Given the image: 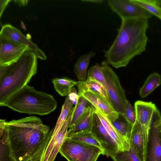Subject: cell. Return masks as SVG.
<instances>
[{
	"label": "cell",
	"instance_id": "cb8c5ba5",
	"mask_svg": "<svg viewBox=\"0 0 161 161\" xmlns=\"http://www.w3.org/2000/svg\"><path fill=\"white\" fill-rule=\"evenodd\" d=\"M52 82L55 91L62 96L68 95L77 83V81L66 78H55Z\"/></svg>",
	"mask_w": 161,
	"mask_h": 161
},
{
	"label": "cell",
	"instance_id": "7a4b0ae2",
	"mask_svg": "<svg viewBox=\"0 0 161 161\" xmlns=\"http://www.w3.org/2000/svg\"><path fill=\"white\" fill-rule=\"evenodd\" d=\"M149 19L136 17L121 19L118 34L104 56L108 64L115 68L126 66L136 56L144 52L148 40Z\"/></svg>",
	"mask_w": 161,
	"mask_h": 161
},
{
	"label": "cell",
	"instance_id": "6da1fadb",
	"mask_svg": "<svg viewBox=\"0 0 161 161\" xmlns=\"http://www.w3.org/2000/svg\"><path fill=\"white\" fill-rule=\"evenodd\" d=\"M4 127L13 156L16 161L40 160L50 136L49 126L34 116L7 122Z\"/></svg>",
	"mask_w": 161,
	"mask_h": 161
},
{
	"label": "cell",
	"instance_id": "277c9868",
	"mask_svg": "<svg viewBox=\"0 0 161 161\" xmlns=\"http://www.w3.org/2000/svg\"><path fill=\"white\" fill-rule=\"evenodd\" d=\"M57 106L52 95L27 85L11 96L3 106L20 113L44 115L53 111Z\"/></svg>",
	"mask_w": 161,
	"mask_h": 161
},
{
	"label": "cell",
	"instance_id": "8fae6325",
	"mask_svg": "<svg viewBox=\"0 0 161 161\" xmlns=\"http://www.w3.org/2000/svg\"><path fill=\"white\" fill-rule=\"evenodd\" d=\"M29 48L0 34V65L6 66L17 61Z\"/></svg>",
	"mask_w": 161,
	"mask_h": 161
},
{
	"label": "cell",
	"instance_id": "5b68a950",
	"mask_svg": "<svg viewBox=\"0 0 161 161\" xmlns=\"http://www.w3.org/2000/svg\"><path fill=\"white\" fill-rule=\"evenodd\" d=\"M59 153L68 161H96L103 151L97 146L67 137Z\"/></svg>",
	"mask_w": 161,
	"mask_h": 161
},
{
	"label": "cell",
	"instance_id": "30bf717a",
	"mask_svg": "<svg viewBox=\"0 0 161 161\" xmlns=\"http://www.w3.org/2000/svg\"><path fill=\"white\" fill-rule=\"evenodd\" d=\"M108 6L121 19L136 17L150 19L152 15L131 0H108Z\"/></svg>",
	"mask_w": 161,
	"mask_h": 161
},
{
	"label": "cell",
	"instance_id": "7402d4cb",
	"mask_svg": "<svg viewBox=\"0 0 161 161\" xmlns=\"http://www.w3.org/2000/svg\"><path fill=\"white\" fill-rule=\"evenodd\" d=\"M161 84V75L156 72L151 73L147 77L139 90L140 97L142 98L146 97Z\"/></svg>",
	"mask_w": 161,
	"mask_h": 161
},
{
	"label": "cell",
	"instance_id": "d4e9b609",
	"mask_svg": "<svg viewBox=\"0 0 161 161\" xmlns=\"http://www.w3.org/2000/svg\"><path fill=\"white\" fill-rule=\"evenodd\" d=\"M135 3L161 20V6L156 0H131Z\"/></svg>",
	"mask_w": 161,
	"mask_h": 161
},
{
	"label": "cell",
	"instance_id": "8992f818",
	"mask_svg": "<svg viewBox=\"0 0 161 161\" xmlns=\"http://www.w3.org/2000/svg\"><path fill=\"white\" fill-rule=\"evenodd\" d=\"M108 65L104 60L101 62L100 66L105 79L110 104L117 112L125 115V106L127 100L125 91L118 76Z\"/></svg>",
	"mask_w": 161,
	"mask_h": 161
},
{
	"label": "cell",
	"instance_id": "9a60e30c",
	"mask_svg": "<svg viewBox=\"0 0 161 161\" xmlns=\"http://www.w3.org/2000/svg\"><path fill=\"white\" fill-rule=\"evenodd\" d=\"M95 112L108 134L117 144L120 150H129L130 143L119 133L107 117L96 108Z\"/></svg>",
	"mask_w": 161,
	"mask_h": 161
},
{
	"label": "cell",
	"instance_id": "f1b7e54d",
	"mask_svg": "<svg viewBox=\"0 0 161 161\" xmlns=\"http://www.w3.org/2000/svg\"><path fill=\"white\" fill-rule=\"evenodd\" d=\"M90 78L94 80L102 85L107 90L105 79L103 74L100 65L97 63L89 69L87 78Z\"/></svg>",
	"mask_w": 161,
	"mask_h": 161
},
{
	"label": "cell",
	"instance_id": "484cf974",
	"mask_svg": "<svg viewBox=\"0 0 161 161\" xmlns=\"http://www.w3.org/2000/svg\"><path fill=\"white\" fill-rule=\"evenodd\" d=\"M67 137L74 140L97 146L103 150L100 144L91 131L69 134Z\"/></svg>",
	"mask_w": 161,
	"mask_h": 161
},
{
	"label": "cell",
	"instance_id": "ba28073f",
	"mask_svg": "<svg viewBox=\"0 0 161 161\" xmlns=\"http://www.w3.org/2000/svg\"><path fill=\"white\" fill-rule=\"evenodd\" d=\"M72 112L67 119L57 130H51L49 138L39 161H54L61 147L68 135V128L71 119Z\"/></svg>",
	"mask_w": 161,
	"mask_h": 161
},
{
	"label": "cell",
	"instance_id": "ffe728a7",
	"mask_svg": "<svg viewBox=\"0 0 161 161\" xmlns=\"http://www.w3.org/2000/svg\"><path fill=\"white\" fill-rule=\"evenodd\" d=\"M95 55V53L91 51L87 54L80 56L75 64L74 72L79 81L86 80L87 70L90 59Z\"/></svg>",
	"mask_w": 161,
	"mask_h": 161
},
{
	"label": "cell",
	"instance_id": "1f68e13d",
	"mask_svg": "<svg viewBox=\"0 0 161 161\" xmlns=\"http://www.w3.org/2000/svg\"><path fill=\"white\" fill-rule=\"evenodd\" d=\"M104 1L103 0H82L81 2H87L88 3H101Z\"/></svg>",
	"mask_w": 161,
	"mask_h": 161
},
{
	"label": "cell",
	"instance_id": "f546056e",
	"mask_svg": "<svg viewBox=\"0 0 161 161\" xmlns=\"http://www.w3.org/2000/svg\"><path fill=\"white\" fill-rule=\"evenodd\" d=\"M125 116L126 120L132 125L136 121V114L134 107L127 100L125 104Z\"/></svg>",
	"mask_w": 161,
	"mask_h": 161
},
{
	"label": "cell",
	"instance_id": "7c38bea8",
	"mask_svg": "<svg viewBox=\"0 0 161 161\" xmlns=\"http://www.w3.org/2000/svg\"><path fill=\"white\" fill-rule=\"evenodd\" d=\"M136 120L141 126L143 135L145 151L148 142V134L154 113L157 108L151 102H136L134 104Z\"/></svg>",
	"mask_w": 161,
	"mask_h": 161
},
{
	"label": "cell",
	"instance_id": "d6a6232c",
	"mask_svg": "<svg viewBox=\"0 0 161 161\" xmlns=\"http://www.w3.org/2000/svg\"><path fill=\"white\" fill-rule=\"evenodd\" d=\"M16 3L20 6H25L28 4V1L27 0H16L14 1Z\"/></svg>",
	"mask_w": 161,
	"mask_h": 161
},
{
	"label": "cell",
	"instance_id": "83f0119b",
	"mask_svg": "<svg viewBox=\"0 0 161 161\" xmlns=\"http://www.w3.org/2000/svg\"><path fill=\"white\" fill-rule=\"evenodd\" d=\"M111 157L114 161H141L130 145L129 150H119Z\"/></svg>",
	"mask_w": 161,
	"mask_h": 161
},
{
	"label": "cell",
	"instance_id": "ac0fdd59",
	"mask_svg": "<svg viewBox=\"0 0 161 161\" xmlns=\"http://www.w3.org/2000/svg\"><path fill=\"white\" fill-rule=\"evenodd\" d=\"M96 108L92 106L79 119L73 126L69 128L68 134L84 131H91L92 125L93 114Z\"/></svg>",
	"mask_w": 161,
	"mask_h": 161
},
{
	"label": "cell",
	"instance_id": "4316f807",
	"mask_svg": "<svg viewBox=\"0 0 161 161\" xmlns=\"http://www.w3.org/2000/svg\"><path fill=\"white\" fill-rule=\"evenodd\" d=\"M73 101L68 95L63 105L60 115L58 119L54 129L58 130L71 113L73 107Z\"/></svg>",
	"mask_w": 161,
	"mask_h": 161
},
{
	"label": "cell",
	"instance_id": "3957f363",
	"mask_svg": "<svg viewBox=\"0 0 161 161\" xmlns=\"http://www.w3.org/2000/svg\"><path fill=\"white\" fill-rule=\"evenodd\" d=\"M37 58L27 49L16 62L7 66L6 71L0 78V106H3L12 95L27 85L36 74Z\"/></svg>",
	"mask_w": 161,
	"mask_h": 161
},
{
	"label": "cell",
	"instance_id": "52a82bcc",
	"mask_svg": "<svg viewBox=\"0 0 161 161\" xmlns=\"http://www.w3.org/2000/svg\"><path fill=\"white\" fill-rule=\"evenodd\" d=\"M144 161H161V115L157 108L151 121Z\"/></svg>",
	"mask_w": 161,
	"mask_h": 161
},
{
	"label": "cell",
	"instance_id": "603a6c76",
	"mask_svg": "<svg viewBox=\"0 0 161 161\" xmlns=\"http://www.w3.org/2000/svg\"><path fill=\"white\" fill-rule=\"evenodd\" d=\"M111 122L119 133L130 143L133 125L126 120L125 115L119 114L118 118Z\"/></svg>",
	"mask_w": 161,
	"mask_h": 161
},
{
	"label": "cell",
	"instance_id": "9c48e42d",
	"mask_svg": "<svg viewBox=\"0 0 161 161\" xmlns=\"http://www.w3.org/2000/svg\"><path fill=\"white\" fill-rule=\"evenodd\" d=\"M91 131L100 144L103 155L111 157L120 150L117 144L108 134L95 112Z\"/></svg>",
	"mask_w": 161,
	"mask_h": 161
},
{
	"label": "cell",
	"instance_id": "e0dca14e",
	"mask_svg": "<svg viewBox=\"0 0 161 161\" xmlns=\"http://www.w3.org/2000/svg\"><path fill=\"white\" fill-rule=\"evenodd\" d=\"M76 86L78 89V94L83 91L92 92L103 97L110 104L106 89L96 80L90 78H87L85 81H77Z\"/></svg>",
	"mask_w": 161,
	"mask_h": 161
},
{
	"label": "cell",
	"instance_id": "4fadbf2b",
	"mask_svg": "<svg viewBox=\"0 0 161 161\" xmlns=\"http://www.w3.org/2000/svg\"><path fill=\"white\" fill-rule=\"evenodd\" d=\"M0 34L14 42L27 46L38 58L43 60L46 59L47 57L43 51L18 29L12 25L7 24L3 25Z\"/></svg>",
	"mask_w": 161,
	"mask_h": 161
},
{
	"label": "cell",
	"instance_id": "e575fe53",
	"mask_svg": "<svg viewBox=\"0 0 161 161\" xmlns=\"http://www.w3.org/2000/svg\"><path fill=\"white\" fill-rule=\"evenodd\" d=\"M27 161H35L34 160L32 159H29Z\"/></svg>",
	"mask_w": 161,
	"mask_h": 161
},
{
	"label": "cell",
	"instance_id": "5bb4252c",
	"mask_svg": "<svg viewBox=\"0 0 161 161\" xmlns=\"http://www.w3.org/2000/svg\"><path fill=\"white\" fill-rule=\"evenodd\" d=\"M86 98L97 109L101 111L111 122L114 121L119 116L117 112L110 104L101 95L90 91L81 92L78 94Z\"/></svg>",
	"mask_w": 161,
	"mask_h": 161
},
{
	"label": "cell",
	"instance_id": "2e32d148",
	"mask_svg": "<svg viewBox=\"0 0 161 161\" xmlns=\"http://www.w3.org/2000/svg\"><path fill=\"white\" fill-rule=\"evenodd\" d=\"M130 145L140 160L144 161L145 147L143 133L141 126L136 120L133 126Z\"/></svg>",
	"mask_w": 161,
	"mask_h": 161
},
{
	"label": "cell",
	"instance_id": "d6986e66",
	"mask_svg": "<svg viewBox=\"0 0 161 161\" xmlns=\"http://www.w3.org/2000/svg\"><path fill=\"white\" fill-rule=\"evenodd\" d=\"M5 120H0V161H16L13 156L4 128Z\"/></svg>",
	"mask_w": 161,
	"mask_h": 161
},
{
	"label": "cell",
	"instance_id": "4dcf8cb0",
	"mask_svg": "<svg viewBox=\"0 0 161 161\" xmlns=\"http://www.w3.org/2000/svg\"><path fill=\"white\" fill-rule=\"evenodd\" d=\"M11 1L10 0H0V16L1 17L2 14L4 11L8 3Z\"/></svg>",
	"mask_w": 161,
	"mask_h": 161
},
{
	"label": "cell",
	"instance_id": "44dd1931",
	"mask_svg": "<svg viewBox=\"0 0 161 161\" xmlns=\"http://www.w3.org/2000/svg\"><path fill=\"white\" fill-rule=\"evenodd\" d=\"M92 105L82 96H79L76 104L73 107L69 128L73 126L79 119L87 112Z\"/></svg>",
	"mask_w": 161,
	"mask_h": 161
},
{
	"label": "cell",
	"instance_id": "836d02e7",
	"mask_svg": "<svg viewBox=\"0 0 161 161\" xmlns=\"http://www.w3.org/2000/svg\"><path fill=\"white\" fill-rule=\"evenodd\" d=\"M159 4L161 6V0H157Z\"/></svg>",
	"mask_w": 161,
	"mask_h": 161
}]
</instances>
